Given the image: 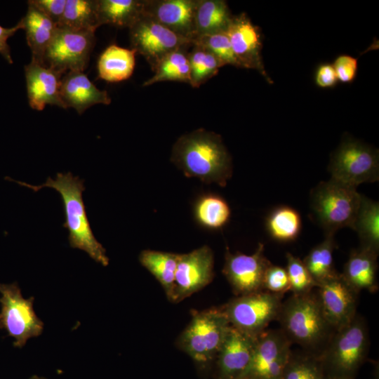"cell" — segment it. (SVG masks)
<instances>
[{"mask_svg":"<svg viewBox=\"0 0 379 379\" xmlns=\"http://www.w3.org/2000/svg\"><path fill=\"white\" fill-rule=\"evenodd\" d=\"M178 254L144 250L139 255L140 264L159 282L168 300L171 302L175 286Z\"/></svg>","mask_w":379,"mask_h":379,"instance_id":"obj_25","label":"cell"},{"mask_svg":"<svg viewBox=\"0 0 379 379\" xmlns=\"http://www.w3.org/2000/svg\"><path fill=\"white\" fill-rule=\"evenodd\" d=\"M357 60L347 55H339L334 61V68L337 79L343 83L352 82L357 71Z\"/></svg>","mask_w":379,"mask_h":379,"instance_id":"obj_38","label":"cell"},{"mask_svg":"<svg viewBox=\"0 0 379 379\" xmlns=\"http://www.w3.org/2000/svg\"><path fill=\"white\" fill-rule=\"evenodd\" d=\"M29 379H46L44 378H41V377H39L37 375H33L32 377H31Z\"/></svg>","mask_w":379,"mask_h":379,"instance_id":"obj_42","label":"cell"},{"mask_svg":"<svg viewBox=\"0 0 379 379\" xmlns=\"http://www.w3.org/2000/svg\"><path fill=\"white\" fill-rule=\"evenodd\" d=\"M369 333L365 319L357 313L347 325L338 329L320 357L325 375L355 379L369 350Z\"/></svg>","mask_w":379,"mask_h":379,"instance_id":"obj_4","label":"cell"},{"mask_svg":"<svg viewBox=\"0 0 379 379\" xmlns=\"http://www.w3.org/2000/svg\"><path fill=\"white\" fill-rule=\"evenodd\" d=\"M329 171L331 178L356 188L362 183L376 182L379 179L378 150L347 138L332 155Z\"/></svg>","mask_w":379,"mask_h":379,"instance_id":"obj_8","label":"cell"},{"mask_svg":"<svg viewBox=\"0 0 379 379\" xmlns=\"http://www.w3.org/2000/svg\"><path fill=\"white\" fill-rule=\"evenodd\" d=\"M282 296L265 291L239 295L220 307L231 326L253 338L279 316Z\"/></svg>","mask_w":379,"mask_h":379,"instance_id":"obj_7","label":"cell"},{"mask_svg":"<svg viewBox=\"0 0 379 379\" xmlns=\"http://www.w3.org/2000/svg\"><path fill=\"white\" fill-rule=\"evenodd\" d=\"M136 52L116 44L109 46L98 61L99 78L107 82H119L132 75L135 64Z\"/></svg>","mask_w":379,"mask_h":379,"instance_id":"obj_23","label":"cell"},{"mask_svg":"<svg viewBox=\"0 0 379 379\" xmlns=\"http://www.w3.org/2000/svg\"><path fill=\"white\" fill-rule=\"evenodd\" d=\"M315 83L320 88H331L338 82L334 68L331 64H322L315 73Z\"/></svg>","mask_w":379,"mask_h":379,"instance_id":"obj_40","label":"cell"},{"mask_svg":"<svg viewBox=\"0 0 379 379\" xmlns=\"http://www.w3.org/2000/svg\"><path fill=\"white\" fill-rule=\"evenodd\" d=\"M11 180L34 192L44 187L56 190L63 203L65 220L62 226L69 231L70 246L85 251L90 258L103 266L109 264L106 250L95 237L88 219L82 198V193L85 190L84 180L68 172L58 173L55 179L48 177L44 183L39 185Z\"/></svg>","mask_w":379,"mask_h":379,"instance_id":"obj_3","label":"cell"},{"mask_svg":"<svg viewBox=\"0 0 379 379\" xmlns=\"http://www.w3.org/2000/svg\"><path fill=\"white\" fill-rule=\"evenodd\" d=\"M196 221L202 227L218 230L225 226L230 217V208L225 199L218 195L208 194L201 196L194 208Z\"/></svg>","mask_w":379,"mask_h":379,"instance_id":"obj_31","label":"cell"},{"mask_svg":"<svg viewBox=\"0 0 379 379\" xmlns=\"http://www.w3.org/2000/svg\"><path fill=\"white\" fill-rule=\"evenodd\" d=\"M128 29L131 48L146 59L153 71L168 53L192 44L145 14Z\"/></svg>","mask_w":379,"mask_h":379,"instance_id":"obj_12","label":"cell"},{"mask_svg":"<svg viewBox=\"0 0 379 379\" xmlns=\"http://www.w3.org/2000/svg\"><path fill=\"white\" fill-rule=\"evenodd\" d=\"M335 247L334 234H326L324 240L314 246L302 260L317 286L338 274L333 259Z\"/></svg>","mask_w":379,"mask_h":379,"instance_id":"obj_29","label":"cell"},{"mask_svg":"<svg viewBox=\"0 0 379 379\" xmlns=\"http://www.w3.org/2000/svg\"><path fill=\"white\" fill-rule=\"evenodd\" d=\"M144 0H97L100 25L131 27L143 14Z\"/></svg>","mask_w":379,"mask_h":379,"instance_id":"obj_26","label":"cell"},{"mask_svg":"<svg viewBox=\"0 0 379 379\" xmlns=\"http://www.w3.org/2000/svg\"><path fill=\"white\" fill-rule=\"evenodd\" d=\"M314 290L325 317L336 330L349 324L357 314L359 293L347 284L340 273Z\"/></svg>","mask_w":379,"mask_h":379,"instance_id":"obj_15","label":"cell"},{"mask_svg":"<svg viewBox=\"0 0 379 379\" xmlns=\"http://www.w3.org/2000/svg\"><path fill=\"white\" fill-rule=\"evenodd\" d=\"M286 272L293 294L300 295L311 292L317 284L306 268L302 260L290 253L286 255Z\"/></svg>","mask_w":379,"mask_h":379,"instance_id":"obj_35","label":"cell"},{"mask_svg":"<svg viewBox=\"0 0 379 379\" xmlns=\"http://www.w3.org/2000/svg\"><path fill=\"white\" fill-rule=\"evenodd\" d=\"M171 161L189 178L226 185L232 174L231 157L221 137L204 128L180 136L173 146Z\"/></svg>","mask_w":379,"mask_h":379,"instance_id":"obj_1","label":"cell"},{"mask_svg":"<svg viewBox=\"0 0 379 379\" xmlns=\"http://www.w3.org/2000/svg\"><path fill=\"white\" fill-rule=\"evenodd\" d=\"M29 105L41 111L46 105L63 108L60 90L62 74L33 60L25 66Z\"/></svg>","mask_w":379,"mask_h":379,"instance_id":"obj_19","label":"cell"},{"mask_svg":"<svg viewBox=\"0 0 379 379\" xmlns=\"http://www.w3.org/2000/svg\"><path fill=\"white\" fill-rule=\"evenodd\" d=\"M267 228L276 240L290 241L295 239L301 229L299 213L292 208L281 206L274 210L267 219Z\"/></svg>","mask_w":379,"mask_h":379,"instance_id":"obj_33","label":"cell"},{"mask_svg":"<svg viewBox=\"0 0 379 379\" xmlns=\"http://www.w3.org/2000/svg\"><path fill=\"white\" fill-rule=\"evenodd\" d=\"M67 0H30V4L53 20L58 27L62 18Z\"/></svg>","mask_w":379,"mask_h":379,"instance_id":"obj_39","label":"cell"},{"mask_svg":"<svg viewBox=\"0 0 379 379\" xmlns=\"http://www.w3.org/2000/svg\"><path fill=\"white\" fill-rule=\"evenodd\" d=\"M255 339L230 325L214 364L215 379H238L249 364Z\"/></svg>","mask_w":379,"mask_h":379,"instance_id":"obj_18","label":"cell"},{"mask_svg":"<svg viewBox=\"0 0 379 379\" xmlns=\"http://www.w3.org/2000/svg\"><path fill=\"white\" fill-rule=\"evenodd\" d=\"M193 44L201 46L218 57L224 64L239 67L227 32L196 36Z\"/></svg>","mask_w":379,"mask_h":379,"instance_id":"obj_36","label":"cell"},{"mask_svg":"<svg viewBox=\"0 0 379 379\" xmlns=\"http://www.w3.org/2000/svg\"><path fill=\"white\" fill-rule=\"evenodd\" d=\"M262 290L280 295H284L286 292L290 291L286 268L271 263L265 272Z\"/></svg>","mask_w":379,"mask_h":379,"instance_id":"obj_37","label":"cell"},{"mask_svg":"<svg viewBox=\"0 0 379 379\" xmlns=\"http://www.w3.org/2000/svg\"><path fill=\"white\" fill-rule=\"evenodd\" d=\"M291 342L280 329H266L255 342L249 364L238 379H281Z\"/></svg>","mask_w":379,"mask_h":379,"instance_id":"obj_11","label":"cell"},{"mask_svg":"<svg viewBox=\"0 0 379 379\" xmlns=\"http://www.w3.org/2000/svg\"><path fill=\"white\" fill-rule=\"evenodd\" d=\"M100 26L97 0H67L58 27L95 32Z\"/></svg>","mask_w":379,"mask_h":379,"instance_id":"obj_30","label":"cell"},{"mask_svg":"<svg viewBox=\"0 0 379 379\" xmlns=\"http://www.w3.org/2000/svg\"><path fill=\"white\" fill-rule=\"evenodd\" d=\"M27 11L20 20L27 44L32 52V60L43 65L46 48L51 42L58 25L37 8L27 1Z\"/></svg>","mask_w":379,"mask_h":379,"instance_id":"obj_22","label":"cell"},{"mask_svg":"<svg viewBox=\"0 0 379 379\" xmlns=\"http://www.w3.org/2000/svg\"><path fill=\"white\" fill-rule=\"evenodd\" d=\"M188 53L190 67V85L199 88L208 79L218 74L219 69L225 64L206 48L193 44Z\"/></svg>","mask_w":379,"mask_h":379,"instance_id":"obj_32","label":"cell"},{"mask_svg":"<svg viewBox=\"0 0 379 379\" xmlns=\"http://www.w3.org/2000/svg\"><path fill=\"white\" fill-rule=\"evenodd\" d=\"M232 16L223 0H197L194 13L196 36L227 32Z\"/></svg>","mask_w":379,"mask_h":379,"instance_id":"obj_24","label":"cell"},{"mask_svg":"<svg viewBox=\"0 0 379 379\" xmlns=\"http://www.w3.org/2000/svg\"><path fill=\"white\" fill-rule=\"evenodd\" d=\"M213 253L206 245L178 254L171 302H180L208 285L213 279Z\"/></svg>","mask_w":379,"mask_h":379,"instance_id":"obj_13","label":"cell"},{"mask_svg":"<svg viewBox=\"0 0 379 379\" xmlns=\"http://www.w3.org/2000/svg\"><path fill=\"white\" fill-rule=\"evenodd\" d=\"M233 53L239 67L258 70L265 79L272 83L267 74L261 57V36L246 13L232 16L227 31Z\"/></svg>","mask_w":379,"mask_h":379,"instance_id":"obj_16","label":"cell"},{"mask_svg":"<svg viewBox=\"0 0 379 379\" xmlns=\"http://www.w3.org/2000/svg\"><path fill=\"white\" fill-rule=\"evenodd\" d=\"M361 199L356 187L331 178L312 190L311 206L326 234H334L340 228L352 227Z\"/></svg>","mask_w":379,"mask_h":379,"instance_id":"obj_6","label":"cell"},{"mask_svg":"<svg viewBox=\"0 0 379 379\" xmlns=\"http://www.w3.org/2000/svg\"><path fill=\"white\" fill-rule=\"evenodd\" d=\"M192 44L182 46L166 55L154 69V74L142 86L161 81L190 82V67L187 51Z\"/></svg>","mask_w":379,"mask_h":379,"instance_id":"obj_28","label":"cell"},{"mask_svg":"<svg viewBox=\"0 0 379 379\" xmlns=\"http://www.w3.org/2000/svg\"><path fill=\"white\" fill-rule=\"evenodd\" d=\"M314 289L292 294L282 302L277 320L292 344L320 358L337 330L325 317Z\"/></svg>","mask_w":379,"mask_h":379,"instance_id":"obj_2","label":"cell"},{"mask_svg":"<svg viewBox=\"0 0 379 379\" xmlns=\"http://www.w3.org/2000/svg\"><path fill=\"white\" fill-rule=\"evenodd\" d=\"M323 375L320 358L302 350H291L281 379H321Z\"/></svg>","mask_w":379,"mask_h":379,"instance_id":"obj_34","label":"cell"},{"mask_svg":"<svg viewBox=\"0 0 379 379\" xmlns=\"http://www.w3.org/2000/svg\"><path fill=\"white\" fill-rule=\"evenodd\" d=\"M230 326L221 307L195 312L179 335L178 347L205 373L215 364Z\"/></svg>","mask_w":379,"mask_h":379,"instance_id":"obj_5","label":"cell"},{"mask_svg":"<svg viewBox=\"0 0 379 379\" xmlns=\"http://www.w3.org/2000/svg\"><path fill=\"white\" fill-rule=\"evenodd\" d=\"M321 379H338V378H334L328 377V376L325 375L324 374V375H323V377H322Z\"/></svg>","mask_w":379,"mask_h":379,"instance_id":"obj_43","label":"cell"},{"mask_svg":"<svg viewBox=\"0 0 379 379\" xmlns=\"http://www.w3.org/2000/svg\"><path fill=\"white\" fill-rule=\"evenodd\" d=\"M378 255L360 247L350 253L340 274L347 284L357 293L362 290L370 293L378 291Z\"/></svg>","mask_w":379,"mask_h":379,"instance_id":"obj_21","label":"cell"},{"mask_svg":"<svg viewBox=\"0 0 379 379\" xmlns=\"http://www.w3.org/2000/svg\"><path fill=\"white\" fill-rule=\"evenodd\" d=\"M22 28L23 26L21 20L15 26L11 28H5L0 25V54L9 64H13V61L11 58L8 39L18 29Z\"/></svg>","mask_w":379,"mask_h":379,"instance_id":"obj_41","label":"cell"},{"mask_svg":"<svg viewBox=\"0 0 379 379\" xmlns=\"http://www.w3.org/2000/svg\"><path fill=\"white\" fill-rule=\"evenodd\" d=\"M60 96L63 108H74L81 114L96 104L109 105L111 98L106 91L98 89L84 72L65 73L61 79Z\"/></svg>","mask_w":379,"mask_h":379,"instance_id":"obj_20","label":"cell"},{"mask_svg":"<svg viewBox=\"0 0 379 379\" xmlns=\"http://www.w3.org/2000/svg\"><path fill=\"white\" fill-rule=\"evenodd\" d=\"M264 251L265 246L261 243L251 255L232 253L227 249L222 273L238 296L263 291L265 272L271 264Z\"/></svg>","mask_w":379,"mask_h":379,"instance_id":"obj_14","label":"cell"},{"mask_svg":"<svg viewBox=\"0 0 379 379\" xmlns=\"http://www.w3.org/2000/svg\"><path fill=\"white\" fill-rule=\"evenodd\" d=\"M360 240V248L379 253V204L361 195L360 205L351 227Z\"/></svg>","mask_w":379,"mask_h":379,"instance_id":"obj_27","label":"cell"},{"mask_svg":"<svg viewBox=\"0 0 379 379\" xmlns=\"http://www.w3.org/2000/svg\"><path fill=\"white\" fill-rule=\"evenodd\" d=\"M197 0H144L143 14L192 41Z\"/></svg>","mask_w":379,"mask_h":379,"instance_id":"obj_17","label":"cell"},{"mask_svg":"<svg viewBox=\"0 0 379 379\" xmlns=\"http://www.w3.org/2000/svg\"><path fill=\"white\" fill-rule=\"evenodd\" d=\"M0 328L15 338L14 346L22 347L27 340L37 337L44 329L43 322L34 310V298L25 299L18 286L0 284Z\"/></svg>","mask_w":379,"mask_h":379,"instance_id":"obj_10","label":"cell"},{"mask_svg":"<svg viewBox=\"0 0 379 379\" xmlns=\"http://www.w3.org/2000/svg\"><path fill=\"white\" fill-rule=\"evenodd\" d=\"M95 41V31L58 27L44 53L43 65L62 75L69 72H84Z\"/></svg>","mask_w":379,"mask_h":379,"instance_id":"obj_9","label":"cell"}]
</instances>
